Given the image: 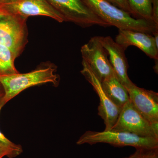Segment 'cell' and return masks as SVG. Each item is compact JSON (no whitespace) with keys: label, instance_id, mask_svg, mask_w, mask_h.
Listing matches in <instances>:
<instances>
[{"label":"cell","instance_id":"1","mask_svg":"<svg viewBox=\"0 0 158 158\" xmlns=\"http://www.w3.org/2000/svg\"><path fill=\"white\" fill-rule=\"evenodd\" d=\"M94 13L110 26L118 30H132L152 34L158 26L154 23L138 19L106 0H81Z\"/></svg>","mask_w":158,"mask_h":158},{"label":"cell","instance_id":"2","mask_svg":"<svg viewBox=\"0 0 158 158\" xmlns=\"http://www.w3.org/2000/svg\"><path fill=\"white\" fill-rule=\"evenodd\" d=\"M56 71V67L53 65H45L27 73H19L0 76V83L5 92L4 103L6 105L22 91L30 87L49 83L58 86L59 77Z\"/></svg>","mask_w":158,"mask_h":158},{"label":"cell","instance_id":"3","mask_svg":"<svg viewBox=\"0 0 158 158\" xmlns=\"http://www.w3.org/2000/svg\"><path fill=\"white\" fill-rule=\"evenodd\" d=\"M98 143H106L115 147L132 146L136 149L158 148V138L141 137L127 132L112 130L102 132L87 131L77 142L78 145Z\"/></svg>","mask_w":158,"mask_h":158},{"label":"cell","instance_id":"4","mask_svg":"<svg viewBox=\"0 0 158 158\" xmlns=\"http://www.w3.org/2000/svg\"><path fill=\"white\" fill-rule=\"evenodd\" d=\"M27 19L0 9V44L18 57L28 43Z\"/></svg>","mask_w":158,"mask_h":158},{"label":"cell","instance_id":"5","mask_svg":"<svg viewBox=\"0 0 158 158\" xmlns=\"http://www.w3.org/2000/svg\"><path fill=\"white\" fill-rule=\"evenodd\" d=\"M62 15L64 21L74 23L83 28L94 25L110 27L94 13L81 0H46Z\"/></svg>","mask_w":158,"mask_h":158},{"label":"cell","instance_id":"6","mask_svg":"<svg viewBox=\"0 0 158 158\" xmlns=\"http://www.w3.org/2000/svg\"><path fill=\"white\" fill-rule=\"evenodd\" d=\"M158 125L152 124L146 120L129 101L122 108L116 123L110 130L158 138Z\"/></svg>","mask_w":158,"mask_h":158},{"label":"cell","instance_id":"7","mask_svg":"<svg viewBox=\"0 0 158 158\" xmlns=\"http://www.w3.org/2000/svg\"><path fill=\"white\" fill-rule=\"evenodd\" d=\"M82 61L86 62L101 82L115 74L108 58V54L99 40V36L91 37L81 49Z\"/></svg>","mask_w":158,"mask_h":158},{"label":"cell","instance_id":"8","mask_svg":"<svg viewBox=\"0 0 158 158\" xmlns=\"http://www.w3.org/2000/svg\"><path fill=\"white\" fill-rule=\"evenodd\" d=\"M0 9L27 19L32 16H45L59 23L64 22L62 15L46 0H15L0 5Z\"/></svg>","mask_w":158,"mask_h":158},{"label":"cell","instance_id":"9","mask_svg":"<svg viewBox=\"0 0 158 158\" xmlns=\"http://www.w3.org/2000/svg\"><path fill=\"white\" fill-rule=\"evenodd\" d=\"M83 69L81 72L92 87L99 98L98 114L104 123V131H110L118 118L121 109L113 104L106 95L102 88L101 84L95 74L86 62L82 61Z\"/></svg>","mask_w":158,"mask_h":158},{"label":"cell","instance_id":"10","mask_svg":"<svg viewBox=\"0 0 158 158\" xmlns=\"http://www.w3.org/2000/svg\"><path fill=\"white\" fill-rule=\"evenodd\" d=\"M125 88L136 110L152 124L158 125V93L139 88L134 83Z\"/></svg>","mask_w":158,"mask_h":158},{"label":"cell","instance_id":"11","mask_svg":"<svg viewBox=\"0 0 158 158\" xmlns=\"http://www.w3.org/2000/svg\"><path fill=\"white\" fill-rule=\"evenodd\" d=\"M115 41L125 50L128 47L134 46L151 59H158V47L152 34L132 30H118Z\"/></svg>","mask_w":158,"mask_h":158},{"label":"cell","instance_id":"12","mask_svg":"<svg viewBox=\"0 0 158 158\" xmlns=\"http://www.w3.org/2000/svg\"><path fill=\"white\" fill-rule=\"evenodd\" d=\"M102 45L110 56V61L115 74L125 87L133 84L127 74L128 64L125 50L110 36L99 37Z\"/></svg>","mask_w":158,"mask_h":158},{"label":"cell","instance_id":"13","mask_svg":"<svg viewBox=\"0 0 158 158\" xmlns=\"http://www.w3.org/2000/svg\"><path fill=\"white\" fill-rule=\"evenodd\" d=\"M101 84L108 98L118 108L121 109L129 101V96L126 88L115 74L105 79Z\"/></svg>","mask_w":158,"mask_h":158},{"label":"cell","instance_id":"14","mask_svg":"<svg viewBox=\"0 0 158 158\" xmlns=\"http://www.w3.org/2000/svg\"><path fill=\"white\" fill-rule=\"evenodd\" d=\"M16 58L14 53L9 48L0 44V76L19 73L14 64Z\"/></svg>","mask_w":158,"mask_h":158},{"label":"cell","instance_id":"15","mask_svg":"<svg viewBox=\"0 0 158 158\" xmlns=\"http://www.w3.org/2000/svg\"><path fill=\"white\" fill-rule=\"evenodd\" d=\"M128 1L133 12V17L154 23L152 19V0Z\"/></svg>","mask_w":158,"mask_h":158},{"label":"cell","instance_id":"16","mask_svg":"<svg viewBox=\"0 0 158 158\" xmlns=\"http://www.w3.org/2000/svg\"><path fill=\"white\" fill-rule=\"evenodd\" d=\"M4 100L0 101V111L5 106ZM0 147L7 153V157L14 158L20 155L23 152L22 147L19 144H15L6 138L0 131Z\"/></svg>","mask_w":158,"mask_h":158},{"label":"cell","instance_id":"17","mask_svg":"<svg viewBox=\"0 0 158 158\" xmlns=\"http://www.w3.org/2000/svg\"><path fill=\"white\" fill-rule=\"evenodd\" d=\"M124 158H158V148H137L134 153Z\"/></svg>","mask_w":158,"mask_h":158},{"label":"cell","instance_id":"18","mask_svg":"<svg viewBox=\"0 0 158 158\" xmlns=\"http://www.w3.org/2000/svg\"><path fill=\"white\" fill-rule=\"evenodd\" d=\"M106 1L113 6L117 7L118 9L123 10L133 16V12L131 9L128 0H106Z\"/></svg>","mask_w":158,"mask_h":158},{"label":"cell","instance_id":"19","mask_svg":"<svg viewBox=\"0 0 158 158\" xmlns=\"http://www.w3.org/2000/svg\"><path fill=\"white\" fill-rule=\"evenodd\" d=\"M152 11L153 21L158 26V0H152Z\"/></svg>","mask_w":158,"mask_h":158},{"label":"cell","instance_id":"20","mask_svg":"<svg viewBox=\"0 0 158 158\" xmlns=\"http://www.w3.org/2000/svg\"><path fill=\"white\" fill-rule=\"evenodd\" d=\"M4 95H5V92L3 89L2 85L0 83V101L3 100Z\"/></svg>","mask_w":158,"mask_h":158},{"label":"cell","instance_id":"21","mask_svg":"<svg viewBox=\"0 0 158 158\" xmlns=\"http://www.w3.org/2000/svg\"><path fill=\"white\" fill-rule=\"evenodd\" d=\"M4 156H7V153L4 149L0 147V158H2Z\"/></svg>","mask_w":158,"mask_h":158},{"label":"cell","instance_id":"22","mask_svg":"<svg viewBox=\"0 0 158 158\" xmlns=\"http://www.w3.org/2000/svg\"><path fill=\"white\" fill-rule=\"evenodd\" d=\"M15 0H0V5L13 2Z\"/></svg>","mask_w":158,"mask_h":158}]
</instances>
